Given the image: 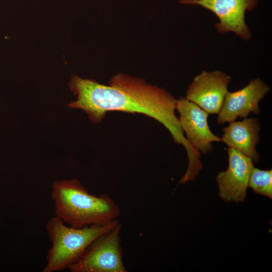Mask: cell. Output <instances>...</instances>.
Wrapping results in <instances>:
<instances>
[{
    "label": "cell",
    "mask_w": 272,
    "mask_h": 272,
    "mask_svg": "<svg viewBox=\"0 0 272 272\" xmlns=\"http://www.w3.org/2000/svg\"><path fill=\"white\" fill-rule=\"evenodd\" d=\"M270 89L269 86L257 78L240 90L228 91L218 113L217 122L223 124L238 117L246 118L251 112L258 114L259 102Z\"/></svg>",
    "instance_id": "9c48e42d"
},
{
    "label": "cell",
    "mask_w": 272,
    "mask_h": 272,
    "mask_svg": "<svg viewBox=\"0 0 272 272\" xmlns=\"http://www.w3.org/2000/svg\"><path fill=\"white\" fill-rule=\"evenodd\" d=\"M248 187L256 193L272 197V170L253 167L250 174Z\"/></svg>",
    "instance_id": "8fae6325"
},
{
    "label": "cell",
    "mask_w": 272,
    "mask_h": 272,
    "mask_svg": "<svg viewBox=\"0 0 272 272\" xmlns=\"http://www.w3.org/2000/svg\"><path fill=\"white\" fill-rule=\"evenodd\" d=\"M119 222L95 239L75 263L71 272H127L122 259Z\"/></svg>",
    "instance_id": "277c9868"
},
{
    "label": "cell",
    "mask_w": 272,
    "mask_h": 272,
    "mask_svg": "<svg viewBox=\"0 0 272 272\" xmlns=\"http://www.w3.org/2000/svg\"><path fill=\"white\" fill-rule=\"evenodd\" d=\"M259 130L260 123L257 118L246 117L241 121L234 120L223 128L221 141L257 163L260 156L256 146L259 142Z\"/></svg>",
    "instance_id": "30bf717a"
},
{
    "label": "cell",
    "mask_w": 272,
    "mask_h": 272,
    "mask_svg": "<svg viewBox=\"0 0 272 272\" xmlns=\"http://www.w3.org/2000/svg\"><path fill=\"white\" fill-rule=\"evenodd\" d=\"M69 87L76 100L67 106L84 111L93 123L100 122L111 111L144 114L169 131L175 143L186 150L188 159L198 156L199 152L185 137L175 115L176 100L164 89L123 74L113 76L109 86L72 76Z\"/></svg>",
    "instance_id": "6da1fadb"
},
{
    "label": "cell",
    "mask_w": 272,
    "mask_h": 272,
    "mask_svg": "<svg viewBox=\"0 0 272 272\" xmlns=\"http://www.w3.org/2000/svg\"><path fill=\"white\" fill-rule=\"evenodd\" d=\"M176 110L181 128L191 145L200 153L211 152L212 143L221 139L211 130L208 122L209 113L194 103L181 97L176 100Z\"/></svg>",
    "instance_id": "8992f818"
},
{
    "label": "cell",
    "mask_w": 272,
    "mask_h": 272,
    "mask_svg": "<svg viewBox=\"0 0 272 272\" xmlns=\"http://www.w3.org/2000/svg\"><path fill=\"white\" fill-rule=\"evenodd\" d=\"M51 196L55 216L75 228L106 224L120 215L119 207L108 194H91L77 179L54 181Z\"/></svg>",
    "instance_id": "7a4b0ae2"
},
{
    "label": "cell",
    "mask_w": 272,
    "mask_h": 272,
    "mask_svg": "<svg viewBox=\"0 0 272 272\" xmlns=\"http://www.w3.org/2000/svg\"><path fill=\"white\" fill-rule=\"evenodd\" d=\"M231 78L219 71H202L189 86L185 98L209 114H218L228 92Z\"/></svg>",
    "instance_id": "ba28073f"
},
{
    "label": "cell",
    "mask_w": 272,
    "mask_h": 272,
    "mask_svg": "<svg viewBox=\"0 0 272 272\" xmlns=\"http://www.w3.org/2000/svg\"><path fill=\"white\" fill-rule=\"evenodd\" d=\"M228 168L219 172L216 178L219 195L226 202H243L254 162L251 158L233 148H228Z\"/></svg>",
    "instance_id": "52a82bcc"
},
{
    "label": "cell",
    "mask_w": 272,
    "mask_h": 272,
    "mask_svg": "<svg viewBox=\"0 0 272 272\" xmlns=\"http://www.w3.org/2000/svg\"><path fill=\"white\" fill-rule=\"evenodd\" d=\"M118 220L103 225L82 228L66 226L56 216L46 223V230L51 242L42 272L63 270L78 260L90 245L97 238L114 228Z\"/></svg>",
    "instance_id": "3957f363"
},
{
    "label": "cell",
    "mask_w": 272,
    "mask_h": 272,
    "mask_svg": "<svg viewBox=\"0 0 272 272\" xmlns=\"http://www.w3.org/2000/svg\"><path fill=\"white\" fill-rule=\"evenodd\" d=\"M180 3L199 5L212 12L219 19L215 26L222 34L232 32L245 40L251 37L245 14L257 6V0H180Z\"/></svg>",
    "instance_id": "5b68a950"
}]
</instances>
